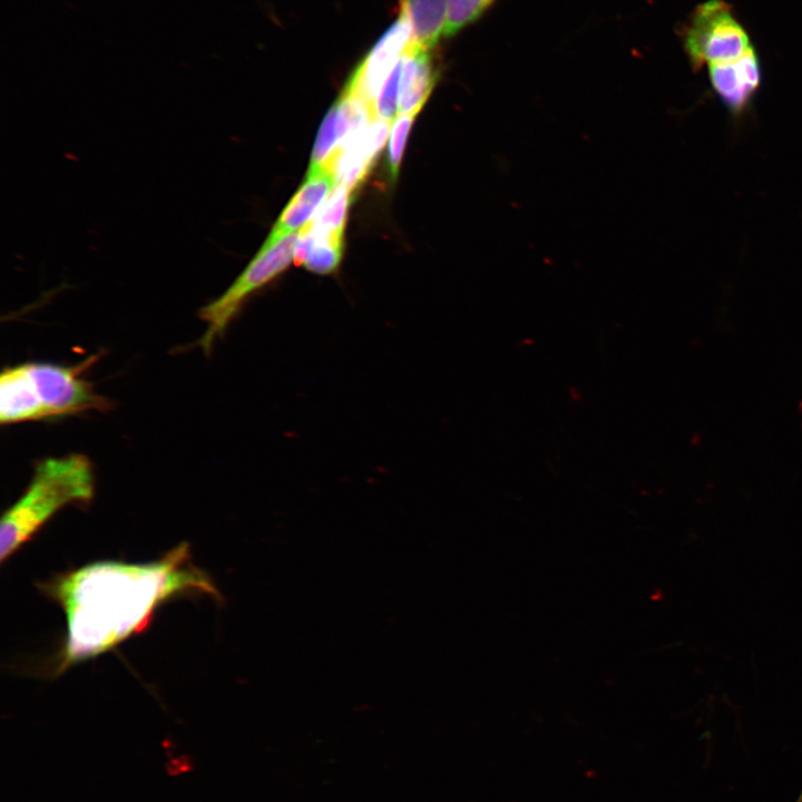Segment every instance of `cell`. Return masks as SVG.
<instances>
[{"label": "cell", "instance_id": "cell-1", "mask_svg": "<svg viewBox=\"0 0 802 802\" xmlns=\"http://www.w3.org/2000/svg\"><path fill=\"white\" fill-rule=\"evenodd\" d=\"M48 589L67 624L61 667L106 652L140 630L166 599L194 590L211 595V580L194 568L185 545L148 564L95 563L56 579Z\"/></svg>", "mask_w": 802, "mask_h": 802}, {"label": "cell", "instance_id": "cell-2", "mask_svg": "<svg viewBox=\"0 0 802 802\" xmlns=\"http://www.w3.org/2000/svg\"><path fill=\"white\" fill-rule=\"evenodd\" d=\"M95 489L92 463L80 453L39 461L25 492L2 515L0 558L16 552L57 511L71 503H88Z\"/></svg>", "mask_w": 802, "mask_h": 802}, {"label": "cell", "instance_id": "cell-3", "mask_svg": "<svg viewBox=\"0 0 802 802\" xmlns=\"http://www.w3.org/2000/svg\"><path fill=\"white\" fill-rule=\"evenodd\" d=\"M90 355L75 365L53 363L18 364L19 380L31 421L104 411L110 401L95 391L84 373L97 361Z\"/></svg>", "mask_w": 802, "mask_h": 802}, {"label": "cell", "instance_id": "cell-4", "mask_svg": "<svg viewBox=\"0 0 802 802\" xmlns=\"http://www.w3.org/2000/svg\"><path fill=\"white\" fill-rule=\"evenodd\" d=\"M296 239V232L280 236L268 235L236 280L219 296L198 310L199 319L206 324L198 342L205 353L211 352L216 340L225 333L246 301L287 268Z\"/></svg>", "mask_w": 802, "mask_h": 802}, {"label": "cell", "instance_id": "cell-5", "mask_svg": "<svg viewBox=\"0 0 802 802\" xmlns=\"http://www.w3.org/2000/svg\"><path fill=\"white\" fill-rule=\"evenodd\" d=\"M684 48L695 70L741 57L749 48V35L723 0H708L695 10L684 33Z\"/></svg>", "mask_w": 802, "mask_h": 802}, {"label": "cell", "instance_id": "cell-6", "mask_svg": "<svg viewBox=\"0 0 802 802\" xmlns=\"http://www.w3.org/2000/svg\"><path fill=\"white\" fill-rule=\"evenodd\" d=\"M412 41L411 26L401 12L353 70L344 90L363 99L373 113L381 88Z\"/></svg>", "mask_w": 802, "mask_h": 802}, {"label": "cell", "instance_id": "cell-7", "mask_svg": "<svg viewBox=\"0 0 802 802\" xmlns=\"http://www.w3.org/2000/svg\"><path fill=\"white\" fill-rule=\"evenodd\" d=\"M761 76V65L753 47L735 60L708 65L712 88L733 118H741L749 111Z\"/></svg>", "mask_w": 802, "mask_h": 802}, {"label": "cell", "instance_id": "cell-8", "mask_svg": "<svg viewBox=\"0 0 802 802\" xmlns=\"http://www.w3.org/2000/svg\"><path fill=\"white\" fill-rule=\"evenodd\" d=\"M438 74L433 50L412 41L402 58L399 115H418L437 84Z\"/></svg>", "mask_w": 802, "mask_h": 802}, {"label": "cell", "instance_id": "cell-9", "mask_svg": "<svg viewBox=\"0 0 802 802\" xmlns=\"http://www.w3.org/2000/svg\"><path fill=\"white\" fill-rule=\"evenodd\" d=\"M334 185L335 177L331 170H309L305 182L284 208L270 235L280 236L305 226Z\"/></svg>", "mask_w": 802, "mask_h": 802}, {"label": "cell", "instance_id": "cell-10", "mask_svg": "<svg viewBox=\"0 0 802 802\" xmlns=\"http://www.w3.org/2000/svg\"><path fill=\"white\" fill-rule=\"evenodd\" d=\"M401 12L407 17L413 41L433 50L444 35L448 0H401Z\"/></svg>", "mask_w": 802, "mask_h": 802}, {"label": "cell", "instance_id": "cell-11", "mask_svg": "<svg viewBox=\"0 0 802 802\" xmlns=\"http://www.w3.org/2000/svg\"><path fill=\"white\" fill-rule=\"evenodd\" d=\"M352 193L336 185L324 200L315 217L310 222L314 238H326L343 243L348 208Z\"/></svg>", "mask_w": 802, "mask_h": 802}, {"label": "cell", "instance_id": "cell-12", "mask_svg": "<svg viewBox=\"0 0 802 802\" xmlns=\"http://www.w3.org/2000/svg\"><path fill=\"white\" fill-rule=\"evenodd\" d=\"M336 139H339V134L338 104L335 101L321 124L313 146L309 170L329 169L332 172V162L338 148Z\"/></svg>", "mask_w": 802, "mask_h": 802}, {"label": "cell", "instance_id": "cell-13", "mask_svg": "<svg viewBox=\"0 0 802 802\" xmlns=\"http://www.w3.org/2000/svg\"><path fill=\"white\" fill-rule=\"evenodd\" d=\"M495 0H448L443 37H453L476 22Z\"/></svg>", "mask_w": 802, "mask_h": 802}, {"label": "cell", "instance_id": "cell-14", "mask_svg": "<svg viewBox=\"0 0 802 802\" xmlns=\"http://www.w3.org/2000/svg\"><path fill=\"white\" fill-rule=\"evenodd\" d=\"M313 246L304 262V266L316 274L333 273L340 264L343 243L326 238L313 237Z\"/></svg>", "mask_w": 802, "mask_h": 802}, {"label": "cell", "instance_id": "cell-15", "mask_svg": "<svg viewBox=\"0 0 802 802\" xmlns=\"http://www.w3.org/2000/svg\"><path fill=\"white\" fill-rule=\"evenodd\" d=\"M417 115H399L393 121L388 147V169L395 179L399 174L409 131Z\"/></svg>", "mask_w": 802, "mask_h": 802}, {"label": "cell", "instance_id": "cell-16", "mask_svg": "<svg viewBox=\"0 0 802 802\" xmlns=\"http://www.w3.org/2000/svg\"><path fill=\"white\" fill-rule=\"evenodd\" d=\"M402 60L394 67L378 98L373 104L374 118L391 121L395 116L399 104V87L401 77Z\"/></svg>", "mask_w": 802, "mask_h": 802}, {"label": "cell", "instance_id": "cell-17", "mask_svg": "<svg viewBox=\"0 0 802 802\" xmlns=\"http://www.w3.org/2000/svg\"><path fill=\"white\" fill-rule=\"evenodd\" d=\"M313 234L311 231L310 223L303 226L301 233L297 235L293 262L296 266H301L306 261L311 248L313 246Z\"/></svg>", "mask_w": 802, "mask_h": 802}, {"label": "cell", "instance_id": "cell-18", "mask_svg": "<svg viewBox=\"0 0 802 802\" xmlns=\"http://www.w3.org/2000/svg\"><path fill=\"white\" fill-rule=\"evenodd\" d=\"M796 417H798V419H796V420H798V427H799V430H800V432H801V434H802V402L800 403V405H799V408H798V415H796Z\"/></svg>", "mask_w": 802, "mask_h": 802}]
</instances>
